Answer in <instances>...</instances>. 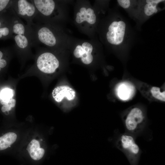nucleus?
<instances>
[{"mask_svg": "<svg viewBox=\"0 0 165 165\" xmlns=\"http://www.w3.org/2000/svg\"><path fill=\"white\" fill-rule=\"evenodd\" d=\"M7 16L10 24L13 48L20 54L30 53L31 48L35 47L32 31L30 26L25 24L18 16L12 6L8 9Z\"/></svg>", "mask_w": 165, "mask_h": 165, "instance_id": "obj_1", "label": "nucleus"}, {"mask_svg": "<svg viewBox=\"0 0 165 165\" xmlns=\"http://www.w3.org/2000/svg\"><path fill=\"white\" fill-rule=\"evenodd\" d=\"M11 6L18 16L26 21L28 25L34 23L37 10L30 0H13Z\"/></svg>", "mask_w": 165, "mask_h": 165, "instance_id": "obj_2", "label": "nucleus"}, {"mask_svg": "<svg viewBox=\"0 0 165 165\" xmlns=\"http://www.w3.org/2000/svg\"><path fill=\"white\" fill-rule=\"evenodd\" d=\"M118 141V146L124 152L131 165H136L140 149L133 136L128 134L122 135Z\"/></svg>", "mask_w": 165, "mask_h": 165, "instance_id": "obj_3", "label": "nucleus"}, {"mask_svg": "<svg viewBox=\"0 0 165 165\" xmlns=\"http://www.w3.org/2000/svg\"><path fill=\"white\" fill-rule=\"evenodd\" d=\"M37 57L36 65L38 68L45 73H53L59 67V61L56 57L49 52L40 53Z\"/></svg>", "mask_w": 165, "mask_h": 165, "instance_id": "obj_4", "label": "nucleus"}, {"mask_svg": "<svg viewBox=\"0 0 165 165\" xmlns=\"http://www.w3.org/2000/svg\"><path fill=\"white\" fill-rule=\"evenodd\" d=\"M126 28L125 22L122 20L114 21L109 26L106 34L108 42L114 45H119L124 40Z\"/></svg>", "mask_w": 165, "mask_h": 165, "instance_id": "obj_5", "label": "nucleus"}, {"mask_svg": "<svg viewBox=\"0 0 165 165\" xmlns=\"http://www.w3.org/2000/svg\"><path fill=\"white\" fill-rule=\"evenodd\" d=\"M144 116L142 110L135 107L132 108L127 114L125 119L126 128L131 132L138 130L144 121Z\"/></svg>", "mask_w": 165, "mask_h": 165, "instance_id": "obj_6", "label": "nucleus"}, {"mask_svg": "<svg viewBox=\"0 0 165 165\" xmlns=\"http://www.w3.org/2000/svg\"><path fill=\"white\" fill-rule=\"evenodd\" d=\"M93 46L90 43L85 42L82 46H77L74 50L73 54L77 58H81L83 63L88 64L91 63L93 60L91 53L93 50Z\"/></svg>", "mask_w": 165, "mask_h": 165, "instance_id": "obj_7", "label": "nucleus"}, {"mask_svg": "<svg viewBox=\"0 0 165 165\" xmlns=\"http://www.w3.org/2000/svg\"><path fill=\"white\" fill-rule=\"evenodd\" d=\"M52 96L57 102L61 101L64 97L69 101L75 97V92L72 88L67 86H61L55 88L53 91Z\"/></svg>", "mask_w": 165, "mask_h": 165, "instance_id": "obj_8", "label": "nucleus"}, {"mask_svg": "<svg viewBox=\"0 0 165 165\" xmlns=\"http://www.w3.org/2000/svg\"><path fill=\"white\" fill-rule=\"evenodd\" d=\"M80 12L76 14V21L79 24L86 21L91 24H93L96 21V16L93 9L90 8L86 9L82 7L80 9Z\"/></svg>", "mask_w": 165, "mask_h": 165, "instance_id": "obj_9", "label": "nucleus"}, {"mask_svg": "<svg viewBox=\"0 0 165 165\" xmlns=\"http://www.w3.org/2000/svg\"><path fill=\"white\" fill-rule=\"evenodd\" d=\"M27 150L31 158L35 160H38L41 159L45 153L44 150L40 148V144L38 141L35 139H33L30 142Z\"/></svg>", "mask_w": 165, "mask_h": 165, "instance_id": "obj_10", "label": "nucleus"}, {"mask_svg": "<svg viewBox=\"0 0 165 165\" xmlns=\"http://www.w3.org/2000/svg\"><path fill=\"white\" fill-rule=\"evenodd\" d=\"M16 134L13 132H8L0 137V151L9 147L16 140Z\"/></svg>", "mask_w": 165, "mask_h": 165, "instance_id": "obj_11", "label": "nucleus"}, {"mask_svg": "<svg viewBox=\"0 0 165 165\" xmlns=\"http://www.w3.org/2000/svg\"><path fill=\"white\" fill-rule=\"evenodd\" d=\"M4 22L0 20V39L2 38H12L11 27L7 16H6Z\"/></svg>", "mask_w": 165, "mask_h": 165, "instance_id": "obj_12", "label": "nucleus"}, {"mask_svg": "<svg viewBox=\"0 0 165 165\" xmlns=\"http://www.w3.org/2000/svg\"><path fill=\"white\" fill-rule=\"evenodd\" d=\"M163 0H147L146 4L144 7V12L145 14L147 16H150L158 11L157 6L158 4Z\"/></svg>", "mask_w": 165, "mask_h": 165, "instance_id": "obj_13", "label": "nucleus"}, {"mask_svg": "<svg viewBox=\"0 0 165 165\" xmlns=\"http://www.w3.org/2000/svg\"><path fill=\"white\" fill-rule=\"evenodd\" d=\"M15 93L14 90L9 88L3 89L0 93L1 103L5 105L9 102L12 99Z\"/></svg>", "mask_w": 165, "mask_h": 165, "instance_id": "obj_14", "label": "nucleus"}, {"mask_svg": "<svg viewBox=\"0 0 165 165\" xmlns=\"http://www.w3.org/2000/svg\"><path fill=\"white\" fill-rule=\"evenodd\" d=\"M131 89L126 84L119 85L118 90V95L123 100H126L129 98L131 93Z\"/></svg>", "mask_w": 165, "mask_h": 165, "instance_id": "obj_15", "label": "nucleus"}, {"mask_svg": "<svg viewBox=\"0 0 165 165\" xmlns=\"http://www.w3.org/2000/svg\"><path fill=\"white\" fill-rule=\"evenodd\" d=\"M151 91L153 96L160 101H165V91H160V88L158 87L154 86L152 87Z\"/></svg>", "mask_w": 165, "mask_h": 165, "instance_id": "obj_16", "label": "nucleus"}, {"mask_svg": "<svg viewBox=\"0 0 165 165\" xmlns=\"http://www.w3.org/2000/svg\"><path fill=\"white\" fill-rule=\"evenodd\" d=\"M13 0H0V12L6 10L11 7Z\"/></svg>", "mask_w": 165, "mask_h": 165, "instance_id": "obj_17", "label": "nucleus"}, {"mask_svg": "<svg viewBox=\"0 0 165 165\" xmlns=\"http://www.w3.org/2000/svg\"><path fill=\"white\" fill-rule=\"evenodd\" d=\"M16 103L15 100L12 99L7 104L3 105L1 108L2 111V112H5L11 110L12 108L15 106Z\"/></svg>", "mask_w": 165, "mask_h": 165, "instance_id": "obj_18", "label": "nucleus"}, {"mask_svg": "<svg viewBox=\"0 0 165 165\" xmlns=\"http://www.w3.org/2000/svg\"><path fill=\"white\" fill-rule=\"evenodd\" d=\"M117 2L119 5L124 9L128 8L130 5V1L129 0H118Z\"/></svg>", "mask_w": 165, "mask_h": 165, "instance_id": "obj_19", "label": "nucleus"}, {"mask_svg": "<svg viewBox=\"0 0 165 165\" xmlns=\"http://www.w3.org/2000/svg\"><path fill=\"white\" fill-rule=\"evenodd\" d=\"M7 64L6 61L4 59H0V71L1 68L5 67Z\"/></svg>", "mask_w": 165, "mask_h": 165, "instance_id": "obj_20", "label": "nucleus"}, {"mask_svg": "<svg viewBox=\"0 0 165 165\" xmlns=\"http://www.w3.org/2000/svg\"><path fill=\"white\" fill-rule=\"evenodd\" d=\"M3 52L0 50V59H1L3 57Z\"/></svg>", "mask_w": 165, "mask_h": 165, "instance_id": "obj_21", "label": "nucleus"}]
</instances>
